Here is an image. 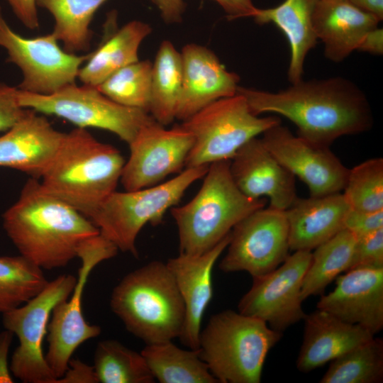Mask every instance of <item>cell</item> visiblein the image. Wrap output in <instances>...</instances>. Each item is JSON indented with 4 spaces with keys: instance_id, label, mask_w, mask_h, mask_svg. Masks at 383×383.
I'll return each instance as SVG.
<instances>
[{
    "instance_id": "obj_1",
    "label": "cell",
    "mask_w": 383,
    "mask_h": 383,
    "mask_svg": "<svg viewBox=\"0 0 383 383\" xmlns=\"http://www.w3.org/2000/svg\"><path fill=\"white\" fill-rule=\"evenodd\" d=\"M250 111L273 113L291 121L297 135L328 146L337 138L369 131L373 116L364 92L353 82L333 77L303 79L277 92L238 87Z\"/></svg>"
},
{
    "instance_id": "obj_30",
    "label": "cell",
    "mask_w": 383,
    "mask_h": 383,
    "mask_svg": "<svg viewBox=\"0 0 383 383\" xmlns=\"http://www.w3.org/2000/svg\"><path fill=\"white\" fill-rule=\"evenodd\" d=\"M108 0H36L38 6L50 12L55 20L52 33L68 52L85 51L90 46L91 21Z\"/></svg>"
},
{
    "instance_id": "obj_9",
    "label": "cell",
    "mask_w": 383,
    "mask_h": 383,
    "mask_svg": "<svg viewBox=\"0 0 383 383\" xmlns=\"http://www.w3.org/2000/svg\"><path fill=\"white\" fill-rule=\"evenodd\" d=\"M18 99L25 109L64 118L77 128L110 131L128 145L143 126L155 120L148 112L119 104L96 87L85 84H70L48 95L19 89Z\"/></svg>"
},
{
    "instance_id": "obj_19",
    "label": "cell",
    "mask_w": 383,
    "mask_h": 383,
    "mask_svg": "<svg viewBox=\"0 0 383 383\" xmlns=\"http://www.w3.org/2000/svg\"><path fill=\"white\" fill-rule=\"evenodd\" d=\"M180 54L182 86L176 119L184 121L212 102L236 94L239 76L228 71L210 49L189 43Z\"/></svg>"
},
{
    "instance_id": "obj_7",
    "label": "cell",
    "mask_w": 383,
    "mask_h": 383,
    "mask_svg": "<svg viewBox=\"0 0 383 383\" xmlns=\"http://www.w3.org/2000/svg\"><path fill=\"white\" fill-rule=\"evenodd\" d=\"M209 165L186 167L174 178L152 187L116 190L90 220L118 250L137 257L136 239L142 228L147 223H161L167 211L178 204L192 184L204 177Z\"/></svg>"
},
{
    "instance_id": "obj_21",
    "label": "cell",
    "mask_w": 383,
    "mask_h": 383,
    "mask_svg": "<svg viewBox=\"0 0 383 383\" xmlns=\"http://www.w3.org/2000/svg\"><path fill=\"white\" fill-rule=\"evenodd\" d=\"M65 133L43 116L26 109L21 119L0 137V167L41 178L55 159Z\"/></svg>"
},
{
    "instance_id": "obj_31",
    "label": "cell",
    "mask_w": 383,
    "mask_h": 383,
    "mask_svg": "<svg viewBox=\"0 0 383 383\" xmlns=\"http://www.w3.org/2000/svg\"><path fill=\"white\" fill-rule=\"evenodd\" d=\"M93 367L99 383H153L155 380L141 353L116 340H103L97 344Z\"/></svg>"
},
{
    "instance_id": "obj_40",
    "label": "cell",
    "mask_w": 383,
    "mask_h": 383,
    "mask_svg": "<svg viewBox=\"0 0 383 383\" xmlns=\"http://www.w3.org/2000/svg\"><path fill=\"white\" fill-rule=\"evenodd\" d=\"M18 18L30 28L39 27L36 0H6Z\"/></svg>"
},
{
    "instance_id": "obj_11",
    "label": "cell",
    "mask_w": 383,
    "mask_h": 383,
    "mask_svg": "<svg viewBox=\"0 0 383 383\" xmlns=\"http://www.w3.org/2000/svg\"><path fill=\"white\" fill-rule=\"evenodd\" d=\"M118 251L116 245L100 233L87 240L78 251L81 266L74 287L67 299L55 306L48 326V349L45 357L57 379L67 370L79 346L101 333L99 326L90 324L84 318L83 293L92 270L116 256Z\"/></svg>"
},
{
    "instance_id": "obj_43",
    "label": "cell",
    "mask_w": 383,
    "mask_h": 383,
    "mask_svg": "<svg viewBox=\"0 0 383 383\" xmlns=\"http://www.w3.org/2000/svg\"><path fill=\"white\" fill-rule=\"evenodd\" d=\"M13 336V333L6 329L0 333V383L13 382L8 362L9 351Z\"/></svg>"
},
{
    "instance_id": "obj_41",
    "label": "cell",
    "mask_w": 383,
    "mask_h": 383,
    "mask_svg": "<svg viewBox=\"0 0 383 383\" xmlns=\"http://www.w3.org/2000/svg\"><path fill=\"white\" fill-rule=\"evenodd\" d=\"M157 8L162 20L169 24L178 23L182 21L185 10L183 0H150Z\"/></svg>"
},
{
    "instance_id": "obj_10",
    "label": "cell",
    "mask_w": 383,
    "mask_h": 383,
    "mask_svg": "<svg viewBox=\"0 0 383 383\" xmlns=\"http://www.w3.org/2000/svg\"><path fill=\"white\" fill-rule=\"evenodd\" d=\"M77 277L62 274L48 282L35 296L2 313L3 325L18 339L10 365L13 375L24 383H56L43 355V344L55 306L67 299Z\"/></svg>"
},
{
    "instance_id": "obj_18",
    "label": "cell",
    "mask_w": 383,
    "mask_h": 383,
    "mask_svg": "<svg viewBox=\"0 0 383 383\" xmlns=\"http://www.w3.org/2000/svg\"><path fill=\"white\" fill-rule=\"evenodd\" d=\"M229 170L238 189L252 199L267 196L270 207L286 211L296 199L294 176L268 151L261 138L244 144L230 160Z\"/></svg>"
},
{
    "instance_id": "obj_26",
    "label": "cell",
    "mask_w": 383,
    "mask_h": 383,
    "mask_svg": "<svg viewBox=\"0 0 383 383\" xmlns=\"http://www.w3.org/2000/svg\"><path fill=\"white\" fill-rule=\"evenodd\" d=\"M152 33L150 26L138 20L118 29L100 44L79 69L83 84L97 87L119 69L138 60V49Z\"/></svg>"
},
{
    "instance_id": "obj_5",
    "label": "cell",
    "mask_w": 383,
    "mask_h": 383,
    "mask_svg": "<svg viewBox=\"0 0 383 383\" xmlns=\"http://www.w3.org/2000/svg\"><path fill=\"white\" fill-rule=\"evenodd\" d=\"M229 165L230 160L211 163L194 198L171 208L177 226L179 253L200 255L209 251L243 218L265 206L264 199L250 198L238 189Z\"/></svg>"
},
{
    "instance_id": "obj_44",
    "label": "cell",
    "mask_w": 383,
    "mask_h": 383,
    "mask_svg": "<svg viewBox=\"0 0 383 383\" xmlns=\"http://www.w3.org/2000/svg\"><path fill=\"white\" fill-rule=\"evenodd\" d=\"M357 50L372 55L383 54V30L378 26L369 30L362 38Z\"/></svg>"
},
{
    "instance_id": "obj_8",
    "label": "cell",
    "mask_w": 383,
    "mask_h": 383,
    "mask_svg": "<svg viewBox=\"0 0 383 383\" xmlns=\"http://www.w3.org/2000/svg\"><path fill=\"white\" fill-rule=\"evenodd\" d=\"M279 123L277 116L254 114L240 94L216 100L181 123L194 138L185 168L230 160L250 139Z\"/></svg>"
},
{
    "instance_id": "obj_34",
    "label": "cell",
    "mask_w": 383,
    "mask_h": 383,
    "mask_svg": "<svg viewBox=\"0 0 383 383\" xmlns=\"http://www.w3.org/2000/svg\"><path fill=\"white\" fill-rule=\"evenodd\" d=\"M152 62L138 60L113 72L97 89L115 102L149 113Z\"/></svg>"
},
{
    "instance_id": "obj_36",
    "label": "cell",
    "mask_w": 383,
    "mask_h": 383,
    "mask_svg": "<svg viewBox=\"0 0 383 383\" xmlns=\"http://www.w3.org/2000/svg\"><path fill=\"white\" fill-rule=\"evenodd\" d=\"M383 267V228L356 240L348 270Z\"/></svg>"
},
{
    "instance_id": "obj_15",
    "label": "cell",
    "mask_w": 383,
    "mask_h": 383,
    "mask_svg": "<svg viewBox=\"0 0 383 383\" xmlns=\"http://www.w3.org/2000/svg\"><path fill=\"white\" fill-rule=\"evenodd\" d=\"M194 144L192 133L182 124L170 129L155 120L143 126L128 144L130 155L120 182L131 191L161 183L167 176L179 173Z\"/></svg>"
},
{
    "instance_id": "obj_12",
    "label": "cell",
    "mask_w": 383,
    "mask_h": 383,
    "mask_svg": "<svg viewBox=\"0 0 383 383\" xmlns=\"http://www.w3.org/2000/svg\"><path fill=\"white\" fill-rule=\"evenodd\" d=\"M57 42L52 33L34 38L18 34L6 23L0 6V46L7 51V62L22 72L20 90L48 95L75 84L89 55L68 52Z\"/></svg>"
},
{
    "instance_id": "obj_16",
    "label": "cell",
    "mask_w": 383,
    "mask_h": 383,
    "mask_svg": "<svg viewBox=\"0 0 383 383\" xmlns=\"http://www.w3.org/2000/svg\"><path fill=\"white\" fill-rule=\"evenodd\" d=\"M261 140L283 167L306 184L311 196L343 190L350 169L329 147L295 135L281 123L266 130Z\"/></svg>"
},
{
    "instance_id": "obj_42",
    "label": "cell",
    "mask_w": 383,
    "mask_h": 383,
    "mask_svg": "<svg viewBox=\"0 0 383 383\" xmlns=\"http://www.w3.org/2000/svg\"><path fill=\"white\" fill-rule=\"evenodd\" d=\"M218 3L227 15L229 20L244 17H252L255 7L252 0H213Z\"/></svg>"
},
{
    "instance_id": "obj_17",
    "label": "cell",
    "mask_w": 383,
    "mask_h": 383,
    "mask_svg": "<svg viewBox=\"0 0 383 383\" xmlns=\"http://www.w3.org/2000/svg\"><path fill=\"white\" fill-rule=\"evenodd\" d=\"M317 309L374 335L383 328V267L355 268L338 276L335 287L321 295Z\"/></svg>"
},
{
    "instance_id": "obj_33",
    "label": "cell",
    "mask_w": 383,
    "mask_h": 383,
    "mask_svg": "<svg viewBox=\"0 0 383 383\" xmlns=\"http://www.w3.org/2000/svg\"><path fill=\"white\" fill-rule=\"evenodd\" d=\"M48 282L42 269L22 255L0 256V313L23 304Z\"/></svg>"
},
{
    "instance_id": "obj_35",
    "label": "cell",
    "mask_w": 383,
    "mask_h": 383,
    "mask_svg": "<svg viewBox=\"0 0 383 383\" xmlns=\"http://www.w3.org/2000/svg\"><path fill=\"white\" fill-rule=\"evenodd\" d=\"M343 191L353 209L383 210V159L372 158L349 170Z\"/></svg>"
},
{
    "instance_id": "obj_45",
    "label": "cell",
    "mask_w": 383,
    "mask_h": 383,
    "mask_svg": "<svg viewBox=\"0 0 383 383\" xmlns=\"http://www.w3.org/2000/svg\"><path fill=\"white\" fill-rule=\"evenodd\" d=\"M357 9L383 19V0H347Z\"/></svg>"
},
{
    "instance_id": "obj_38",
    "label": "cell",
    "mask_w": 383,
    "mask_h": 383,
    "mask_svg": "<svg viewBox=\"0 0 383 383\" xmlns=\"http://www.w3.org/2000/svg\"><path fill=\"white\" fill-rule=\"evenodd\" d=\"M344 228L356 238L369 235L383 228V210L363 211L350 209L344 221Z\"/></svg>"
},
{
    "instance_id": "obj_20",
    "label": "cell",
    "mask_w": 383,
    "mask_h": 383,
    "mask_svg": "<svg viewBox=\"0 0 383 383\" xmlns=\"http://www.w3.org/2000/svg\"><path fill=\"white\" fill-rule=\"evenodd\" d=\"M230 238L231 233L207 252L179 253L166 262L184 304V322L179 338L188 348L198 349L202 318L213 296V268Z\"/></svg>"
},
{
    "instance_id": "obj_25",
    "label": "cell",
    "mask_w": 383,
    "mask_h": 383,
    "mask_svg": "<svg viewBox=\"0 0 383 383\" xmlns=\"http://www.w3.org/2000/svg\"><path fill=\"white\" fill-rule=\"evenodd\" d=\"M316 1L284 0L273 8H257L252 16L259 25L274 24L285 35L290 48L287 75L291 84L302 79L305 59L317 43L312 23Z\"/></svg>"
},
{
    "instance_id": "obj_37",
    "label": "cell",
    "mask_w": 383,
    "mask_h": 383,
    "mask_svg": "<svg viewBox=\"0 0 383 383\" xmlns=\"http://www.w3.org/2000/svg\"><path fill=\"white\" fill-rule=\"evenodd\" d=\"M18 91V88L0 82V131L10 129L26 112L19 102Z\"/></svg>"
},
{
    "instance_id": "obj_14",
    "label": "cell",
    "mask_w": 383,
    "mask_h": 383,
    "mask_svg": "<svg viewBox=\"0 0 383 383\" xmlns=\"http://www.w3.org/2000/svg\"><path fill=\"white\" fill-rule=\"evenodd\" d=\"M311 260V251H294L273 271L252 278V287L238 304V311L281 333L304 320L301 286Z\"/></svg>"
},
{
    "instance_id": "obj_28",
    "label": "cell",
    "mask_w": 383,
    "mask_h": 383,
    "mask_svg": "<svg viewBox=\"0 0 383 383\" xmlns=\"http://www.w3.org/2000/svg\"><path fill=\"white\" fill-rule=\"evenodd\" d=\"M182 86L181 54L170 40H164L152 63L149 108V113L164 126L176 119Z\"/></svg>"
},
{
    "instance_id": "obj_27",
    "label": "cell",
    "mask_w": 383,
    "mask_h": 383,
    "mask_svg": "<svg viewBox=\"0 0 383 383\" xmlns=\"http://www.w3.org/2000/svg\"><path fill=\"white\" fill-rule=\"evenodd\" d=\"M140 353L160 383H218L198 350H184L169 340L146 344Z\"/></svg>"
},
{
    "instance_id": "obj_13",
    "label": "cell",
    "mask_w": 383,
    "mask_h": 383,
    "mask_svg": "<svg viewBox=\"0 0 383 383\" xmlns=\"http://www.w3.org/2000/svg\"><path fill=\"white\" fill-rule=\"evenodd\" d=\"M226 248L219 264L225 273L244 271L255 278L273 271L289 255L285 211L265 206L250 213L233 228Z\"/></svg>"
},
{
    "instance_id": "obj_2",
    "label": "cell",
    "mask_w": 383,
    "mask_h": 383,
    "mask_svg": "<svg viewBox=\"0 0 383 383\" xmlns=\"http://www.w3.org/2000/svg\"><path fill=\"white\" fill-rule=\"evenodd\" d=\"M2 220L20 255L42 270L67 266L88 239L100 233L89 218L35 178L27 181Z\"/></svg>"
},
{
    "instance_id": "obj_4",
    "label": "cell",
    "mask_w": 383,
    "mask_h": 383,
    "mask_svg": "<svg viewBox=\"0 0 383 383\" xmlns=\"http://www.w3.org/2000/svg\"><path fill=\"white\" fill-rule=\"evenodd\" d=\"M110 306L127 331L146 344L181 334L184 304L166 262L151 261L128 273L113 288Z\"/></svg>"
},
{
    "instance_id": "obj_39",
    "label": "cell",
    "mask_w": 383,
    "mask_h": 383,
    "mask_svg": "<svg viewBox=\"0 0 383 383\" xmlns=\"http://www.w3.org/2000/svg\"><path fill=\"white\" fill-rule=\"evenodd\" d=\"M56 383H99L93 366L71 358L64 374Z\"/></svg>"
},
{
    "instance_id": "obj_32",
    "label": "cell",
    "mask_w": 383,
    "mask_h": 383,
    "mask_svg": "<svg viewBox=\"0 0 383 383\" xmlns=\"http://www.w3.org/2000/svg\"><path fill=\"white\" fill-rule=\"evenodd\" d=\"M383 380V340H371L331 361L321 383H379Z\"/></svg>"
},
{
    "instance_id": "obj_29",
    "label": "cell",
    "mask_w": 383,
    "mask_h": 383,
    "mask_svg": "<svg viewBox=\"0 0 383 383\" xmlns=\"http://www.w3.org/2000/svg\"><path fill=\"white\" fill-rule=\"evenodd\" d=\"M356 240L353 233L343 228L315 248L302 282L303 301L322 294L341 272L348 271Z\"/></svg>"
},
{
    "instance_id": "obj_3",
    "label": "cell",
    "mask_w": 383,
    "mask_h": 383,
    "mask_svg": "<svg viewBox=\"0 0 383 383\" xmlns=\"http://www.w3.org/2000/svg\"><path fill=\"white\" fill-rule=\"evenodd\" d=\"M126 160L111 145L85 128L65 133L52 162L40 178L43 187L91 218L116 191Z\"/></svg>"
},
{
    "instance_id": "obj_6",
    "label": "cell",
    "mask_w": 383,
    "mask_h": 383,
    "mask_svg": "<svg viewBox=\"0 0 383 383\" xmlns=\"http://www.w3.org/2000/svg\"><path fill=\"white\" fill-rule=\"evenodd\" d=\"M282 336L265 321L228 309L211 316L197 350L218 383H260L267 355Z\"/></svg>"
},
{
    "instance_id": "obj_22",
    "label": "cell",
    "mask_w": 383,
    "mask_h": 383,
    "mask_svg": "<svg viewBox=\"0 0 383 383\" xmlns=\"http://www.w3.org/2000/svg\"><path fill=\"white\" fill-rule=\"evenodd\" d=\"M303 342L296 367L309 372L374 337L357 324L345 322L317 309L306 314Z\"/></svg>"
},
{
    "instance_id": "obj_24",
    "label": "cell",
    "mask_w": 383,
    "mask_h": 383,
    "mask_svg": "<svg viewBox=\"0 0 383 383\" xmlns=\"http://www.w3.org/2000/svg\"><path fill=\"white\" fill-rule=\"evenodd\" d=\"M340 192L296 197L285 211L290 250L311 251L344 228L350 209Z\"/></svg>"
},
{
    "instance_id": "obj_23",
    "label": "cell",
    "mask_w": 383,
    "mask_h": 383,
    "mask_svg": "<svg viewBox=\"0 0 383 383\" xmlns=\"http://www.w3.org/2000/svg\"><path fill=\"white\" fill-rule=\"evenodd\" d=\"M379 22L347 0H316L312 13L313 30L324 45V55L334 62L357 50L363 36Z\"/></svg>"
}]
</instances>
